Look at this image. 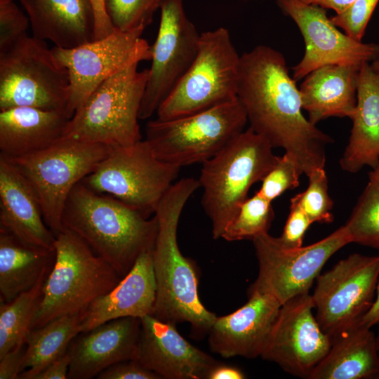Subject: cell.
Here are the masks:
<instances>
[{"instance_id": "cell-1", "label": "cell", "mask_w": 379, "mask_h": 379, "mask_svg": "<svg viewBox=\"0 0 379 379\" xmlns=\"http://www.w3.org/2000/svg\"><path fill=\"white\" fill-rule=\"evenodd\" d=\"M284 55L258 45L240 55L237 99L250 128L281 147L308 176L325 168L326 147L333 138L302 114L301 95Z\"/></svg>"}, {"instance_id": "cell-2", "label": "cell", "mask_w": 379, "mask_h": 379, "mask_svg": "<svg viewBox=\"0 0 379 379\" xmlns=\"http://www.w3.org/2000/svg\"><path fill=\"white\" fill-rule=\"evenodd\" d=\"M199 187L198 179H180L166 192L155 211L157 232L152 258L157 294L152 315L174 324L190 323L193 331L201 334L208 332L217 316L201 303L195 265L181 253L177 239L183 208Z\"/></svg>"}, {"instance_id": "cell-3", "label": "cell", "mask_w": 379, "mask_h": 379, "mask_svg": "<svg viewBox=\"0 0 379 379\" xmlns=\"http://www.w3.org/2000/svg\"><path fill=\"white\" fill-rule=\"evenodd\" d=\"M62 225L79 237L123 278L139 255L152 248L157 220L110 195L78 183L62 213Z\"/></svg>"}, {"instance_id": "cell-4", "label": "cell", "mask_w": 379, "mask_h": 379, "mask_svg": "<svg viewBox=\"0 0 379 379\" xmlns=\"http://www.w3.org/2000/svg\"><path fill=\"white\" fill-rule=\"evenodd\" d=\"M272 149L267 140L248 127L202 164L198 179L203 189L201 205L214 239L222 238L251 186L276 163L278 156Z\"/></svg>"}, {"instance_id": "cell-5", "label": "cell", "mask_w": 379, "mask_h": 379, "mask_svg": "<svg viewBox=\"0 0 379 379\" xmlns=\"http://www.w3.org/2000/svg\"><path fill=\"white\" fill-rule=\"evenodd\" d=\"M54 248V263L44 281L31 329L64 315L81 314L122 279L112 266L66 228L55 237Z\"/></svg>"}, {"instance_id": "cell-6", "label": "cell", "mask_w": 379, "mask_h": 379, "mask_svg": "<svg viewBox=\"0 0 379 379\" xmlns=\"http://www.w3.org/2000/svg\"><path fill=\"white\" fill-rule=\"evenodd\" d=\"M133 65L101 84L69 119L62 138L126 147L142 140L139 112L149 69Z\"/></svg>"}, {"instance_id": "cell-7", "label": "cell", "mask_w": 379, "mask_h": 379, "mask_svg": "<svg viewBox=\"0 0 379 379\" xmlns=\"http://www.w3.org/2000/svg\"><path fill=\"white\" fill-rule=\"evenodd\" d=\"M247 122L237 98L189 115L151 120L145 140L159 159L181 168L212 158L244 131Z\"/></svg>"}, {"instance_id": "cell-8", "label": "cell", "mask_w": 379, "mask_h": 379, "mask_svg": "<svg viewBox=\"0 0 379 379\" xmlns=\"http://www.w3.org/2000/svg\"><path fill=\"white\" fill-rule=\"evenodd\" d=\"M239 61L228 29L201 33L193 62L159 107L157 119L180 117L237 99Z\"/></svg>"}, {"instance_id": "cell-9", "label": "cell", "mask_w": 379, "mask_h": 379, "mask_svg": "<svg viewBox=\"0 0 379 379\" xmlns=\"http://www.w3.org/2000/svg\"><path fill=\"white\" fill-rule=\"evenodd\" d=\"M69 96L68 72L44 41L27 34L0 51V110L29 107L67 116Z\"/></svg>"}, {"instance_id": "cell-10", "label": "cell", "mask_w": 379, "mask_h": 379, "mask_svg": "<svg viewBox=\"0 0 379 379\" xmlns=\"http://www.w3.org/2000/svg\"><path fill=\"white\" fill-rule=\"evenodd\" d=\"M111 149L98 143L60 139L36 153L6 159L35 192L44 221L56 237L64 230L62 213L72 189L96 168Z\"/></svg>"}, {"instance_id": "cell-11", "label": "cell", "mask_w": 379, "mask_h": 379, "mask_svg": "<svg viewBox=\"0 0 379 379\" xmlns=\"http://www.w3.org/2000/svg\"><path fill=\"white\" fill-rule=\"evenodd\" d=\"M180 169L159 159L145 139L129 146L112 147L107 157L81 182L149 217L175 182Z\"/></svg>"}, {"instance_id": "cell-12", "label": "cell", "mask_w": 379, "mask_h": 379, "mask_svg": "<svg viewBox=\"0 0 379 379\" xmlns=\"http://www.w3.org/2000/svg\"><path fill=\"white\" fill-rule=\"evenodd\" d=\"M145 28L122 31L73 48H51L69 79L67 114L69 119L105 81L142 61L151 60L152 47L142 38Z\"/></svg>"}, {"instance_id": "cell-13", "label": "cell", "mask_w": 379, "mask_h": 379, "mask_svg": "<svg viewBox=\"0 0 379 379\" xmlns=\"http://www.w3.org/2000/svg\"><path fill=\"white\" fill-rule=\"evenodd\" d=\"M252 241L258 274L250 291L270 294L281 305L309 292L328 260L351 243L344 225L314 244L297 248H283L268 232Z\"/></svg>"}, {"instance_id": "cell-14", "label": "cell", "mask_w": 379, "mask_h": 379, "mask_svg": "<svg viewBox=\"0 0 379 379\" xmlns=\"http://www.w3.org/2000/svg\"><path fill=\"white\" fill-rule=\"evenodd\" d=\"M379 277V255L353 253L319 274L312 300L316 319L330 338L359 323L372 306Z\"/></svg>"}, {"instance_id": "cell-15", "label": "cell", "mask_w": 379, "mask_h": 379, "mask_svg": "<svg viewBox=\"0 0 379 379\" xmlns=\"http://www.w3.org/2000/svg\"><path fill=\"white\" fill-rule=\"evenodd\" d=\"M156 40L152 47V65L140 105L139 118L147 119L173 90L193 62L201 34L187 18L183 0H165Z\"/></svg>"}, {"instance_id": "cell-16", "label": "cell", "mask_w": 379, "mask_h": 379, "mask_svg": "<svg viewBox=\"0 0 379 379\" xmlns=\"http://www.w3.org/2000/svg\"><path fill=\"white\" fill-rule=\"evenodd\" d=\"M279 8L297 25L305 51L293 67V78L304 79L314 69L328 65L360 68L379 55V45L355 40L340 32L326 15V9L300 0H276Z\"/></svg>"}, {"instance_id": "cell-17", "label": "cell", "mask_w": 379, "mask_h": 379, "mask_svg": "<svg viewBox=\"0 0 379 379\" xmlns=\"http://www.w3.org/2000/svg\"><path fill=\"white\" fill-rule=\"evenodd\" d=\"M313 309L309 292L282 304L260 357L294 376L308 378L328 353L331 342L314 316Z\"/></svg>"}, {"instance_id": "cell-18", "label": "cell", "mask_w": 379, "mask_h": 379, "mask_svg": "<svg viewBox=\"0 0 379 379\" xmlns=\"http://www.w3.org/2000/svg\"><path fill=\"white\" fill-rule=\"evenodd\" d=\"M140 319L141 332L137 361L161 378H207L209 371L218 364L182 336L175 324L152 314Z\"/></svg>"}, {"instance_id": "cell-19", "label": "cell", "mask_w": 379, "mask_h": 379, "mask_svg": "<svg viewBox=\"0 0 379 379\" xmlns=\"http://www.w3.org/2000/svg\"><path fill=\"white\" fill-rule=\"evenodd\" d=\"M248 300L229 314L216 317L208 333L212 352L222 357H261L281 304L270 294L250 291Z\"/></svg>"}, {"instance_id": "cell-20", "label": "cell", "mask_w": 379, "mask_h": 379, "mask_svg": "<svg viewBox=\"0 0 379 379\" xmlns=\"http://www.w3.org/2000/svg\"><path fill=\"white\" fill-rule=\"evenodd\" d=\"M140 332V319L128 317L83 333L70 345L67 378L91 379L115 364L137 360Z\"/></svg>"}, {"instance_id": "cell-21", "label": "cell", "mask_w": 379, "mask_h": 379, "mask_svg": "<svg viewBox=\"0 0 379 379\" xmlns=\"http://www.w3.org/2000/svg\"><path fill=\"white\" fill-rule=\"evenodd\" d=\"M153 247L143 251L120 281L93 301L81 314V333L111 320L153 314L157 294Z\"/></svg>"}, {"instance_id": "cell-22", "label": "cell", "mask_w": 379, "mask_h": 379, "mask_svg": "<svg viewBox=\"0 0 379 379\" xmlns=\"http://www.w3.org/2000/svg\"><path fill=\"white\" fill-rule=\"evenodd\" d=\"M0 230L29 245L55 250V236L44 221L35 192L18 168L1 156Z\"/></svg>"}, {"instance_id": "cell-23", "label": "cell", "mask_w": 379, "mask_h": 379, "mask_svg": "<svg viewBox=\"0 0 379 379\" xmlns=\"http://www.w3.org/2000/svg\"><path fill=\"white\" fill-rule=\"evenodd\" d=\"M33 36L69 49L95 39V13L90 0H19Z\"/></svg>"}, {"instance_id": "cell-24", "label": "cell", "mask_w": 379, "mask_h": 379, "mask_svg": "<svg viewBox=\"0 0 379 379\" xmlns=\"http://www.w3.org/2000/svg\"><path fill=\"white\" fill-rule=\"evenodd\" d=\"M351 120L348 143L339 164L343 171L356 173L379 163V77L370 62L359 70L357 105Z\"/></svg>"}, {"instance_id": "cell-25", "label": "cell", "mask_w": 379, "mask_h": 379, "mask_svg": "<svg viewBox=\"0 0 379 379\" xmlns=\"http://www.w3.org/2000/svg\"><path fill=\"white\" fill-rule=\"evenodd\" d=\"M0 156L11 159L40 152L59 141L69 120L61 112L29 107L0 110Z\"/></svg>"}, {"instance_id": "cell-26", "label": "cell", "mask_w": 379, "mask_h": 379, "mask_svg": "<svg viewBox=\"0 0 379 379\" xmlns=\"http://www.w3.org/2000/svg\"><path fill=\"white\" fill-rule=\"evenodd\" d=\"M360 68L328 65L308 74L299 90L303 110L316 125L329 117L352 118L357 105Z\"/></svg>"}, {"instance_id": "cell-27", "label": "cell", "mask_w": 379, "mask_h": 379, "mask_svg": "<svg viewBox=\"0 0 379 379\" xmlns=\"http://www.w3.org/2000/svg\"><path fill=\"white\" fill-rule=\"evenodd\" d=\"M328 353L308 379H379L375 335L359 324L331 338Z\"/></svg>"}, {"instance_id": "cell-28", "label": "cell", "mask_w": 379, "mask_h": 379, "mask_svg": "<svg viewBox=\"0 0 379 379\" xmlns=\"http://www.w3.org/2000/svg\"><path fill=\"white\" fill-rule=\"evenodd\" d=\"M54 260L55 250L29 245L0 230L1 301L9 302L32 288Z\"/></svg>"}, {"instance_id": "cell-29", "label": "cell", "mask_w": 379, "mask_h": 379, "mask_svg": "<svg viewBox=\"0 0 379 379\" xmlns=\"http://www.w3.org/2000/svg\"><path fill=\"white\" fill-rule=\"evenodd\" d=\"M81 315H64L29 331L20 379H31L66 352L70 343L81 333Z\"/></svg>"}, {"instance_id": "cell-30", "label": "cell", "mask_w": 379, "mask_h": 379, "mask_svg": "<svg viewBox=\"0 0 379 379\" xmlns=\"http://www.w3.org/2000/svg\"><path fill=\"white\" fill-rule=\"evenodd\" d=\"M49 272L44 274L32 288L12 301L0 300V358L17 346L25 344Z\"/></svg>"}, {"instance_id": "cell-31", "label": "cell", "mask_w": 379, "mask_h": 379, "mask_svg": "<svg viewBox=\"0 0 379 379\" xmlns=\"http://www.w3.org/2000/svg\"><path fill=\"white\" fill-rule=\"evenodd\" d=\"M351 243L379 250V185L368 180L347 222Z\"/></svg>"}, {"instance_id": "cell-32", "label": "cell", "mask_w": 379, "mask_h": 379, "mask_svg": "<svg viewBox=\"0 0 379 379\" xmlns=\"http://www.w3.org/2000/svg\"><path fill=\"white\" fill-rule=\"evenodd\" d=\"M271 203L257 192L253 197H248L226 227L222 238L228 241L253 240L268 232L274 218Z\"/></svg>"}, {"instance_id": "cell-33", "label": "cell", "mask_w": 379, "mask_h": 379, "mask_svg": "<svg viewBox=\"0 0 379 379\" xmlns=\"http://www.w3.org/2000/svg\"><path fill=\"white\" fill-rule=\"evenodd\" d=\"M165 0H106L107 13L114 28L128 31L145 28Z\"/></svg>"}, {"instance_id": "cell-34", "label": "cell", "mask_w": 379, "mask_h": 379, "mask_svg": "<svg viewBox=\"0 0 379 379\" xmlns=\"http://www.w3.org/2000/svg\"><path fill=\"white\" fill-rule=\"evenodd\" d=\"M307 189L297 194L300 206L312 222L331 223L333 202L328 194V177L325 168L313 171L308 176Z\"/></svg>"}, {"instance_id": "cell-35", "label": "cell", "mask_w": 379, "mask_h": 379, "mask_svg": "<svg viewBox=\"0 0 379 379\" xmlns=\"http://www.w3.org/2000/svg\"><path fill=\"white\" fill-rule=\"evenodd\" d=\"M302 175L298 165L287 153L278 159L261 180L260 188L257 192L272 202L288 190H293L300 184Z\"/></svg>"}, {"instance_id": "cell-36", "label": "cell", "mask_w": 379, "mask_h": 379, "mask_svg": "<svg viewBox=\"0 0 379 379\" xmlns=\"http://www.w3.org/2000/svg\"><path fill=\"white\" fill-rule=\"evenodd\" d=\"M379 0H355L345 11L331 18L351 38L361 41L368 22Z\"/></svg>"}, {"instance_id": "cell-37", "label": "cell", "mask_w": 379, "mask_h": 379, "mask_svg": "<svg viewBox=\"0 0 379 379\" xmlns=\"http://www.w3.org/2000/svg\"><path fill=\"white\" fill-rule=\"evenodd\" d=\"M29 20L14 1L0 2V51L27 35Z\"/></svg>"}, {"instance_id": "cell-38", "label": "cell", "mask_w": 379, "mask_h": 379, "mask_svg": "<svg viewBox=\"0 0 379 379\" xmlns=\"http://www.w3.org/2000/svg\"><path fill=\"white\" fill-rule=\"evenodd\" d=\"M290 212L280 237H276L283 248L293 249L301 247L305 232L312 223L300 206L295 194L291 199Z\"/></svg>"}, {"instance_id": "cell-39", "label": "cell", "mask_w": 379, "mask_h": 379, "mask_svg": "<svg viewBox=\"0 0 379 379\" xmlns=\"http://www.w3.org/2000/svg\"><path fill=\"white\" fill-rule=\"evenodd\" d=\"M98 379H160L154 372L143 366L137 360H129L115 364L98 376Z\"/></svg>"}, {"instance_id": "cell-40", "label": "cell", "mask_w": 379, "mask_h": 379, "mask_svg": "<svg viewBox=\"0 0 379 379\" xmlns=\"http://www.w3.org/2000/svg\"><path fill=\"white\" fill-rule=\"evenodd\" d=\"M26 347L17 346L0 358V379H18L22 371Z\"/></svg>"}, {"instance_id": "cell-41", "label": "cell", "mask_w": 379, "mask_h": 379, "mask_svg": "<svg viewBox=\"0 0 379 379\" xmlns=\"http://www.w3.org/2000/svg\"><path fill=\"white\" fill-rule=\"evenodd\" d=\"M72 359L70 345L66 352L31 379H66Z\"/></svg>"}, {"instance_id": "cell-42", "label": "cell", "mask_w": 379, "mask_h": 379, "mask_svg": "<svg viewBox=\"0 0 379 379\" xmlns=\"http://www.w3.org/2000/svg\"><path fill=\"white\" fill-rule=\"evenodd\" d=\"M95 13V39L103 38L109 34L114 27L107 13L106 0H90Z\"/></svg>"}, {"instance_id": "cell-43", "label": "cell", "mask_w": 379, "mask_h": 379, "mask_svg": "<svg viewBox=\"0 0 379 379\" xmlns=\"http://www.w3.org/2000/svg\"><path fill=\"white\" fill-rule=\"evenodd\" d=\"M246 376L238 368L218 364L208 373L206 379H243Z\"/></svg>"}, {"instance_id": "cell-44", "label": "cell", "mask_w": 379, "mask_h": 379, "mask_svg": "<svg viewBox=\"0 0 379 379\" xmlns=\"http://www.w3.org/2000/svg\"><path fill=\"white\" fill-rule=\"evenodd\" d=\"M310 5H314L324 9H332L336 14L345 11L355 0H300Z\"/></svg>"}, {"instance_id": "cell-45", "label": "cell", "mask_w": 379, "mask_h": 379, "mask_svg": "<svg viewBox=\"0 0 379 379\" xmlns=\"http://www.w3.org/2000/svg\"><path fill=\"white\" fill-rule=\"evenodd\" d=\"M379 323V281L377 285L375 298L369 310L364 315L359 321V324L368 328H371Z\"/></svg>"}, {"instance_id": "cell-46", "label": "cell", "mask_w": 379, "mask_h": 379, "mask_svg": "<svg viewBox=\"0 0 379 379\" xmlns=\"http://www.w3.org/2000/svg\"><path fill=\"white\" fill-rule=\"evenodd\" d=\"M368 180L373 181L379 185V163L375 167L371 168L368 173Z\"/></svg>"}, {"instance_id": "cell-47", "label": "cell", "mask_w": 379, "mask_h": 379, "mask_svg": "<svg viewBox=\"0 0 379 379\" xmlns=\"http://www.w3.org/2000/svg\"><path fill=\"white\" fill-rule=\"evenodd\" d=\"M371 65L375 73L379 77V55L371 62Z\"/></svg>"}, {"instance_id": "cell-48", "label": "cell", "mask_w": 379, "mask_h": 379, "mask_svg": "<svg viewBox=\"0 0 379 379\" xmlns=\"http://www.w3.org/2000/svg\"><path fill=\"white\" fill-rule=\"evenodd\" d=\"M375 343H376V348H377V351H378V354L379 357V330L377 335H375Z\"/></svg>"}, {"instance_id": "cell-49", "label": "cell", "mask_w": 379, "mask_h": 379, "mask_svg": "<svg viewBox=\"0 0 379 379\" xmlns=\"http://www.w3.org/2000/svg\"><path fill=\"white\" fill-rule=\"evenodd\" d=\"M15 1V0H0V2H5V1Z\"/></svg>"}]
</instances>
